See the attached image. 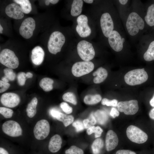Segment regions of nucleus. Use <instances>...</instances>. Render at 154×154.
Segmentation results:
<instances>
[{
  "instance_id": "1",
  "label": "nucleus",
  "mask_w": 154,
  "mask_h": 154,
  "mask_svg": "<svg viewBox=\"0 0 154 154\" xmlns=\"http://www.w3.org/2000/svg\"><path fill=\"white\" fill-rule=\"evenodd\" d=\"M148 76L144 68L130 70L124 76L126 83L130 86L139 85L145 82Z\"/></svg>"
},
{
  "instance_id": "2",
  "label": "nucleus",
  "mask_w": 154,
  "mask_h": 154,
  "mask_svg": "<svg viewBox=\"0 0 154 154\" xmlns=\"http://www.w3.org/2000/svg\"><path fill=\"white\" fill-rule=\"evenodd\" d=\"M126 26L129 34L134 36L138 33L139 30L143 29L144 23L143 19L137 13L133 12L128 17Z\"/></svg>"
},
{
  "instance_id": "3",
  "label": "nucleus",
  "mask_w": 154,
  "mask_h": 154,
  "mask_svg": "<svg viewBox=\"0 0 154 154\" xmlns=\"http://www.w3.org/2000/svg\"><path fill=\"white\" fill-rule=\"evenodd\" d=\"M65 41V37L62 33L58 31L53 32L48 43L47 47L49 52L54 54L60 52Z\"/></svg>"
},
{
  "instance_id": "4",
  "label": "nucleus",
  "mask_w": 154,
  "mask_h": 154,
  "mask_svg": "<svg viewBox=\"0 0 154 154\" xmlns=\"http://www.w3.org/2000/svg\"><path fill=\"white\" fill-rule=\"evenodd\" d=\"M0 62L8 68L15 69L19 64V60L14 52L9 49L3 50L0 53Z\"/></svg>"
},
{
  "instance_id": "5",
  "label": "nucleus",
  "mask_w": 154,
  "mask_h": 154,
  "mask_svg": "<svg viewBox=\"0 0 154 154\" xmlns=\"http://www.w3.org/2000/svg\"><path fill=\"white\" fill-rule=\"evenodd\" d=\"M77 48L78 55L84 61H90L94 57L95 51L92 44L90 42L81 40L78 43Z\"/></svg>"
},
{
  "instance_id": "6",
  "label": "nucleus",
  "mask_w": 154,
  "mask_h": 154,
  "mask_svg": "<svg viewBox=\"0 0 154 154\" xmlns=\"http://www.w3.org/2000/svg\"><path fill=\"white\" fill-rule=\"evenodd\" d=\"M126 135L131 141L138 144L145 143L148 139V135L144 131L137 127L130 125L127 128Z\"/></svg>"
},
{
  "instance_id": "7",
  "label": "nucleus",
  "mask_w": 154,
  "mask_h": 154,
  "mask_svg": "<svg viewBox=\"0 0 154 154\" xmlns=\"http://www.w3.org/2000/svg\"><path fill=\"white\" fill-rule=\"evenodd\" d=\"M94 67L91 61H81L76 62L72 68V72L74 76L80 77L88 74L93 70Z\"/></svg>"
},
{
  "instance_id": "8",
  "label": "nucleus",
  "mask_w": 154,
  "mask_h": 154,
  "mask_svg": "<svg viewBox=\"0 0 154 154\" xmlns=\"http://www.w3.org/2000/svg\"><path fill=\"white\" fill-rule=\"evenodd\" d=\"M50 131V126L48 121L43 119L37 123L33 129V133L36 139L41 140L47 137Z\"/></svg>"
},
{
  "instance_id": "9",
  "label": "nucleus",
  "mask_w": 154,
  "mask_h": 154,
  "mask_svg": "<svg viewBox=\"0 0 154 154\" xmlns=\"http://www.w3.org/2000/svg\"><path fill=\"white\" fill-rule=\"evenodd\" d=\"M34 19L29 17L25 19L22 22L19 29L20 35L26 39H29L33 36L35 28Z\"/></svg>"
},
{
  "instance_id": "10",
  "label": "nucleus",
  "mask_w": 154,
  "mask_h": 154,
  "mask_svg": "<svg viewBox=\"0 0 154 154\" xmlns=\"http://www.w3.org/2000/svg\"><path fill=\"white\" fill-rule=\"evenodd\" d=\"M118 110L127 115L136 114L139 109L138 101L135 100L119 102L117 106Z\"/></svg>"
},
{
  "instance_id": "11",
  "label": "nucleus",
  "mask_w": 154,
  "mask_h": 154,
  "mask_svg": "<svg viewBox=\"0 0 154 154\" xmlns=\"http://www.w3.org/2000/svg\"><path fill=\"white\" fill-rule=\"evenodd\" d=\"M2 129L4 133L11 137H17L22 134V129L20 125L13 120L5 122L2 125Z\"/></svg>"
},
{
  "instance_id": "12",
  "label": "nucleus",
  "mask_w": 154,
  "mask_h": 154,
  "mask_svg": "<svg viewBox=\"0 0 154 154\" xmlns=\"http://www.w3.org/2000/svg\"><path fill=\"white\" fill-rule=\"evenodd\" d=\"M78 23L76 27V30L79 35L82 37H86L91 34V28L88 25V19L86 16L82 15L79 16L77 19Z\"/></svg>"
},
{
  "instance_id": "13",
  "label": "nucleus",
  "mask_w": 154,
  "mask_h": 154,
  "mask_svg": "<svg viewBox=\"0 0 154 154\" xmlns=\"http://www.w3.org/2000/svg\"><path fill=\"white\" fill-rule=\"evenodd\" d=\"M100 23L101 28L104 35L106 37H108L113 31L114 23L110 14L106 13L102 15Z\"/></svg>"
},
{
  "instance_id": "14",
  "label": "nucleus",
  "mask_w": 154,
  "mask_h": 154,
  "mask_svg": "<svg viewBox=\"0 0 154 154\" xmlns=\"http://www.w3.org/2000/svg\"><path fill=\"white\" fill-rule=\"evenodd\" d=\"M20 101L19 96L15 93L8 92L3 94L0 98V101L4 106L14 108L17 106Z\"/></svg>"
},
{
  "instance_id": "15",
  "label": "nucleus",
  "mask_w": 154,
  "mask_h": 154,
  "mask_svg": "<svg viewBox=\"0 0 154 154\" xmlns=\"http://www.w3.org/2000/svg\"><path fill=\"white\" fill-rule=\"evenodd\" d=\"M5 13L8 16L15 19H22L24 16V13L21 7L15 3L7 5L5 9Z\"/></svg>"
},
{
  "instance_id": "16",
  "label": "nucleus",
  "mask_w": 154,
  "mask_h": 154,
  "mask_svg": "<svg viewBox=\"0 0 154 154\" xmlns=\"http://www.w3.org/2000/svg\"><path fill=\"white\" fill-rule=\"evenodd\" d=\"M109 43L111 47L115 51L119 52L123 48L122 38L119 33L113 30L108 37Z\"/></svg>"
},
{
  "instance_id": "17",
  "label": "nucleus",
  "mask_w": 154,
  "mask_h": 154,
  "mask_svg": "<svg viewBox=\"0 0 154 154\" xmlns=\"http://www.w3.org/2000/svg\"><path fill=\"white\" fill-rule=\"evenodd\" d=\"M118 138L117 134L113 131L110 130L107 132L105 140V148L108 152L111 151L117 146Z\"/></svg>"
},
{
  "instance_id": "18",
  "label": "nucleus",
  "mask_w": 154,
  "mask_h": 154,
  "mask_svg": "<svg viewBox=\"0 0 154 154\" xmlns=\"http://www.w3.org/2000/svg\"><path fill=\"white\" fill-rule=\"evenodd\" d=\"M44 51L41 47L37 46L32 50L31 58L33 63L36 65H40L43 62L44 56Z\"/></svg>"
},
{
  "instance_id": "19",
  "label": "nucleus",
  "mask_w": 154,
  "mask_h": 154,
  "mask_svg": "<svg viewBox=\"0 0 154 154\" xmlns=\"http://www.w3.org/2000/svg\"><path fill=\"white\" fill-rule=\"evenodd\" d=\"M62 143V140L60 136L58 134H56L50 139L48 145V149L52 153H56L61 149Z\"/></svg>"
},
{
  "instance_id": "20",
  "label": "nucleus",
  "mask_w": 154,
  "mask_h": 154,
  "mask_svg": "<svg viewBox=\"0 0 154 154\" xmlns=\"http://www.w3.org/2000/svg\"><path fill=\"white\" fill-rule=\"evenodd\" d=\"M93 76H95L93 79V82L95 84L100 83L107 78L108 72L107 70L102 67H100L93 72Z\"/></svg>"
},
{
  "instance_id": "21",
  "label": "nucleus",
  "mask_w": 154,
  "mask_h": 154,
  "mask_svg": "<svg viewBox=\"0 0 154 154\" xmlns=\"http://www.w3.org/2000/svg\"><path fill=\"white\" fill-rule=\"evenodd\" d=\"M83 1L82 0H74L72 5L71 14L73 16L80 15L82 11Z\"/></svg>"
},
{
  "instance_id": "22",
  "label": "nucleus",
  "mask_w": 154,
  "mask_h": 154,
  "mask_svg": "<svg viewBox=\"0 0 154 154\" xmlns=\"http://www.w3.org/2000/svg\"><path fill=\"white\" fill-rule=\"evenodd\" d=\"M38 103L37 99L36 97L33 98L28 104L26 108L27 116L30 118L34 116L37 113L36 107Z\"/></svg>"
},
{
  "instance_id": "23",
  "label": "nucleus",
  "mask_w": 154,
  "mask_h": 154,
  "mask_svg": "<svg viewBox=\"0 0 154 154\" xmlns=\"http://www.w3.org/2000/svg\"><path fill=\"white\" fill-rule=\"evenodd\" d=\"M104 146L103 140L101 138L95 139L91 145V149L93 154H100Z\"/></svg>"
},
{
  "instance_id": "24",
  "label": "nucleus",
  "mask_w": 154,
  "mask_h": 154,
  "mask_svg": "<svg viewBox=\"0 0 154 154\" xmlns=\"http://www.w3.org/2000/svg\"><path fill=\"white\" fill-rule=\"evenodd\" d=\"M97 122L101 124H104L108 119V116L105 111L102 110H98L94 113Z\"/></svg>"
},
{
  "instance_id": "25",
  "label": "nucleus",
  "mask_w": 154,
  "mask_h": 154,
  "mask_svg": "<svg viewBox=\"0 0 154 154\" xmlns=\"http://www.w3.org/2000/svg\"><path fill=\"white\" fill-rule=\"evenodd\" d=\"M53 80L49 78H44L42 79L39 82V86L45 92H49L53 88L52 84Z\"/></svg>"
},
{
  "instance_id": "26",
  "label": "nucleus",
  "mask_w": 154,
  "mask_h": 154,
  "mask_svg": "<svg viewBox=\"0 0 154 154\" xmlns=\"http://www.w3.org/2000/svg\"><path fill=\"white\" fill-rule=\"evenodd\" d=\"M102 97L99 94L94 95H87L84 99V103L87 105H92L97 104L102 100Z\"/></svg>"
},
{
  "instance_id": "27",
  "label": "nucleus",
  "mask_w": 154,
  "mask_h": 154,
  "mask_svg": "<svg viewBox=\"0 0 154 154\" xmlns=\"http://www.w3.org/2000/svg\"><path fill=\"white\" fill-rule=\"evenodd\" d=\"M145 19L149 25L150 26H154V3L148 7Z\"/></svg>"
},
{
  "instance_id": "28",
  "label": "nucleus",
  "mask_w": 154,
  "mask_h": 154,
  "mask_svg": "<svg viewBox=\"0 0 154 154\" xmlns=\"http://www.w3.org/2000/svg\"><path fill=\"white\" fill-rule=\"evenodd\" d=\"M13 1L20 5L23 13L28 14L31 11L32 8L31 3L28 0H14Z\"/></svg>"
},
{
  "instance_id": "29",
  "label": "nucleus",
  "mask_w": 154,
  "mask_h": 154,
  "mask_svg": "<svg viewBox=\"0 0 154 154\" xmlns=\"http://www.w3.org/2000/svg\"><path fill=\"white\" fill-rule=\"evenodd\" d=\"M56 119L62 122L65 127H67L72 123L74 120V117L72 116L68 115L61 112Z\"/></svg>"
},
{
  "instance_id": "30",
  "label": "nucleus",
  "mask_w": 154,
  "mask_h": 154,
  "mask_svg": "<svg viewBox=\"0 0 154 154\" xmlns=\"http://www.w3.org/2000/svg\"><path fill=\"white\" fill-rule=\"evenodd\" d=\"M143 58L147 61L154 60V40L150 43L147 50L144 54Z\"/></svg>"
},
{
  "instance_id": "31",
  "label": "nucleus",
  "mask_w": 154,
  "mask_h": 154,
  "mask_svg": "<svg viewBox=\"0 0 154 154\" xmlns=\"http://www.w3.org/2000/svg\"><path fill=\"white\" fill-rule=\"evenodd\" d=\"M62 98L63 100L66 102H69L74 105H76L77 104L76 96L73 92H68L64 94Z\"/></svg>"
},
{
  "instance_id": "32",
  "label": "nucleus",
  "mask_w": 154,
  "mask_h": 154,
  "mask_svg": "<svg viewBox=\"0 0 154 154\" xmlns=\"http://www.w3.org/2000/svg\"><path fill=\"white\" fill-rule=\"evenodd\" d=\"M84 128L88 129L94 126L97 123L96 120L94 116V113H92L88 117L83 121Z\"/></svg>"
},
{
  "instance_id": "33",
  "label": "nucleus",
  "mask_w": 154,
  "mask_h": 154,
  "mask_svg": "<svg viewBox=\"0 0 154 154\" xmlns=\"http://www.w3.org/2000/svg\"><path fill=\"white\" fill-rule=\"evenodd\" d=\"M87 133L89 135H90L92 133H94L95 138L101 136L103 131V129L99 126H92L87 129Z\"/></svg>"
},
{
  "instance_id": "34",
  "label": "nucleus",
  "mask_w": 154,
  "mask_h": 154,
  "mask_svg": "<svg viewBox=\"0 0 154 154\" xmlns=\"http://www.w3.org/2000/svg\"><path fill=\"white\" fill-rule=\"evenodd\" d=\"M65 154H84L81 149L75 145H72L65 151Z\"/></svg>"
},
{
  "instance_id": "35",
  "label": "nucleus",
  "mask_w": 154,
  "mask_h": 154,
  "mask_svg": "<svg viewBox=\"0 0 154 154\" xmlns=\"http://www.w3.org/2000/svg\"><path fill=\"white\" fill-rule=\"evenodd\" d=\"M3 72L5 76L9 80L13 81L15 80L16 74L13 72L12 69L6 68L3 70Z\"/></svg>"
},
{
  "instance_id": "36",
  "label": "nucleus",
  "mask_w": 154,
  "mask_h": 154,
  "mask_svg": "<svg viewBox=\"0 0 154 154\" xmlns=\"http://www.w3.org/2000/svg\"><path fill=\"white\" fill-rule=\"evenodd\" d=\"M13 112L12 110L4 107H0V113L6 118L11 117Z\"/></svg>"
},
{
  "instance_id": "37",
  "label": "nucleus",
  "mask_w": 154,
  "mask_h": 154,
  "mask_svg": "<svg viewBox=\"0 0 154 154\" xmlns=\"http://www.w3.org/2000/svg\"><path fill=\"white\" fill-rule=\"evenodd\" d=\"M17 78L18 83L20 86H23L25 85L27 78L26 74L25 72H19L17 74Z\"/></svg>"
},
{
  "instance_id": "38",
  "label": "nucleus",
  "mask_w": 154,
  "mask_h": 154,
  "mask_svg": "<svg viewBox=\"0 0 154 154\" xmlns=\"http://www.w3.org/2000/svg\"><path fill=\"white\" fill-rule=\"evenodd\" d=\"M101 104L103 105H106L107 106L116 107L118 103L116 99L110 100L106 98H104L102 100Z\"/></svg>"
},
{
  "instance_id": "39",
  "label": "nucleus",
  "mask_w": 154,
  "mask_h": 154,
  "mask_svg": "<svg viewBox=\"0 0 154 154\" xmlns=\"http://www.w3.org/2000/svg\"><path fill=\"white\" fill-rule=\"evenodd\" d=\"M77 132H79L83 131L84 128L83 122L80 120H77L74 121L72 124Z\"/></svg>"
},
{
  "instance_id": "40",
  "label": "nucleus",
  "mask_w": 154,
  "mask_h": 154,
  "mask_svg": "<svg viewBox=\"0 0 154 154\" xmlns=\"http://www.w3.org/2000/svg\"><path fill=\"white\" fill-rule=\"evenodd\" d=\"M60 107L66 114H70L72 112V108L65 102H62L60 104Z\"/></svg>"
},
{
  "instance_id": "41",
  "label": "nucleus",
  "mask_w": 154,
  "mask_h": 154,
  "mask_svg": "<svg viewBox=\"0 0 154 154\" xmlns=\"http://www.w3.org/2000/svg\"><path fill=\"white\" fill-rule=\"evenodd\" d=\"M10 86V84L8 82L0 81V93H2L7 90Z\"/></svg>"
},
{
  "instance_id": "42",
  "label": "nucleus",
  "mask_w": 154,
  "mask_h": 154,
  "mask_svg": "<svg viewBox=\"0 0 154 154\" xmlns=\"http://www.w3.org/2000/svg\"><path fill=\"white\" fill-rule=\"evenodd\" d=\"M49 114L53 117L56 118L59 116L60 112L55 108L51 109L49 111Z\"/></svg>"
},
{
  "instance_id": "43",
  "label": "nucleus",
  "mask_w": 154,
  "mask_h": 154,
  "mask_svg": "<svg viewBox=\"0 0 154 154\" xmlns=\"http://www.w3.org/2000/svg\"><path fill=\"white\" fill-rule=\"evenodd\" d=\"M116 154H137L134 151L127 149H121L117 151Z\"/></svg>"
},
{
  "instance_id": "44",
  "label": "nucleus",
  "mask_w": 154,
  "mask_h": 154,
  "mask_svg": "<svg viewBox=\"0 0 154 154\" xmlns=\"http://www.w3.org/2000/svg\"><path fill=\"white\" fill-rule=\"evenodd\" d=\"M110 114L113 118H115L119 115V113L118 111L116 108H112L111 109Z\"/></svg>"
},
{
  "instance_id": "45",
  "label": "nucleus",
  "mask_w": 154,
  "mask_h": 154,
  "mask_svg": "<svg viewBox=\"0 0 154 154\" xmlns=\"http://www.w3.org/2000/svg\"><path fill=\"white\" fill-rule=\"evenodd\" d=\"M149 116L151 119L154 120V108L150 110Z\"/></svg>"
},
{
  "instance_id": "46",
  "label": "nucleus",
  "mask_w": 154,
  "mask_h": 154,
  "mask_svg": "<svg viewBox=\"0 0 154 154\" xmlns=\"http://www.w3.org/2000/svg\"><path fill=\"white\" fill-rule=\"evenodd\" d=\"M0 154H9L8 152L4 149L0 147Z\"/></svg>"
},
{
  "instance_id": "47",
  "label": "nucleus",
  "mask_w": 154,
  "mask_h": 154,
  "mask_svg": "<svg viewBox=\"0 0 154 154\" xmlns=\"http://www.w3.org/2000/svg\"><path fill=\"white\" fill-rule=\"evenodd\" d=\"M26 74V78H31L33 76V74L29 72H27Z\"/></svg>"
},
{
  "instance_id": "48",
  "label": "nucleus",
  "mask_w": 154,
  "mask_h": 154,
  "mask_svg": "<svg viewBox=\"0 0 154 154\" xmlns=\"http://www.w3.org/2000/svg\"><path fill=\"white\" fill-rule=\"evenodd\" d=\"M150 104L151 106L154 107V94L153 97L150 101Z\"/></svg>"
},
{
  "instance_id": "49",
  "label": "nucleus",
  "mask_w": 154,
  "mask_h": 154,
  "mask_svg": "<svg viewBox=\"0 0 154 154\" xmlns=\"http://www.w3.org/2000/svg\"><path fill=\"white\" fill-rule=\"evenodd\" d=\"M49 2L53 4L57 3L59 1L58 0H48Z\"/></svg>"
},
{
  "instance_id": "50",
  "label": "nucleus",
  "mask_w": 154,
  "mask_h": 154,
  "mask_svg": "<svg viewBox=\"0 0 154 154\" xmlns=\"http://www.w3.org/2000/svg\"><path fill=\"white\" fill-rule=\"evenodd\" d=\"M128 0H119V1L120 2V3L123 5H125V4H126V3H127L128 1Z\"/></svg>"
},
{
  "instance_id": "51",
  "label": "nucleus",
  "mask_w": 154,
  "mask_h": 154,
  "mask_svg": "<svg viewBox=\"0 0 154 154\" xmlns=\"http://www.w3.org/2000/svg\"><path fill=\"white\" fill-rule=\"evenodd\" d=\"M2 80L4 81V82H9V79L7 78V77H6L5 76H4L2 78Z\"/></svg>"
},
{
  "instance_id": "52",
  "label": "nucleus",
  "mask_w": 154,
  "mask_h": 154,
  "mask_svg": "<svg viewBox=\"0 0 154 154\" xmlns=\"http://www.w3.org/2000/svg\"><path fill=\"white\" fill-rule=\"evenodd\" d=\"M84 1L85 2L88 3H93V0H84Z\"/></svg>"
},
{
  "instance_id": "53",
  "label": "nucleus",
  "mask_w": 154,
  "mask_h": 154,
  "mask_svg": "<svg viewBox=\"0 0 154 154\" xmlns=\"http://www.w3.org/2000/svg\"><path fill=\"white\" fill-rule=\"evenodd\" d=\"M45 3L46 5H48L50 4L48 0H46L45 1Z\"/></svg>"
},
{
  "instance_id": "54",
  "label": "nucleus",
  "mask_w": 154,
  "mask_h": 154,
  "mask_svg": "<svg viewBox=\"0 0 154 154\" xmlns=\"http://www.w3.org/2000/svg\"><path fill=\"white\" fill-rule=\"evenodd\" d=\"M3 30V28L1 26V25H0V33L1 34L2 33V31Z\"/></svg>"
},
{
  "instance_id": "55",
  "label": "nucleus",
  "mask_w": 154,
  "mask_h": 154,
  "mask_svg": "<svg viewBox=\"0 0 154 154\" xmlns=\"http://www.w3.org/2000/svg\"><path fill=\"white\" fill-rule=\"evenodd\" d=\"M122 41L123 42V43L125 41V39L124 38H122Z\"/></svg>"
}]
</instances>
